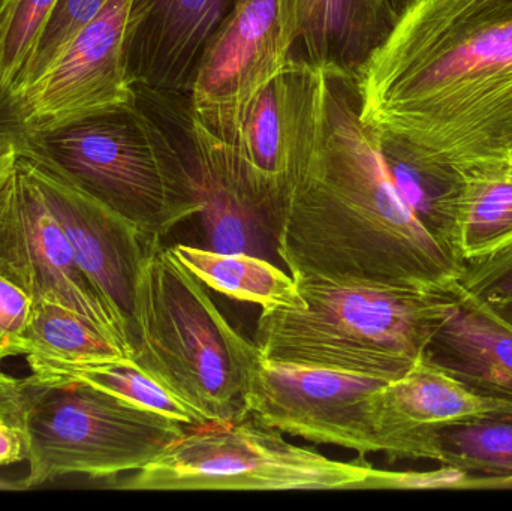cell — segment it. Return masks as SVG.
I'll use <instances>...</instances> for the list:
<instances>
[{"mask_svg": "<svg viewBox=\"0 0 512 511\" xmlns=\"http://www.w3.org/2000/svg\"><path fill=\"white\" fill-rule=\"evenodd\" d=\"M267 228L291 275L451 291L465 272L397 191L354 77L331 69Z\"/></svg>", "mask_w": 512, "mask_h": 511, "instance_id": "6da1fadb", "label": "cell"}, {"mask_svg": "<svg viewBox=\"0 0 512 511\" xmlns=\"http://www.w3.org/2000/svg\"><path fill=\"white\" fill-rule=\"evenodd\" d=\"M354 80L373 132L463 173L512 162V0H411Z\"/></svg>", "mask_w": 512, "mask_h": 511, "instance_id": "7a4b0ae2", "label": "cell"}, {"mask_svg": "<svg viewBox=\"0 0 512 511\" xmlns=\"http://www.w3.org/2000/svg\"><path fill=\"white\" fill-rule=\"evenodd\" d=\"M303 305L261 311L255 344L268 359L396 380L457 305L451 291L292 275Z\"/></svg>", "mask_w": 512, "mask_h": 511, "instance_id": "3957f363", "label": "cell"}, {"mask_svg": "<svg viewBox=\"0 0 512 511\" xmlns=\"http://www.w3.org/2000/svg\"><path fill=\"white\" fill-rule=\"evenodd\" d=\"M20 152L101 201L149 239L203 212L200 186L173 135L134 104L27 129Z\"/></svg>", "mask_w": 512, "mask_h": 511, "instance_id": "277c9868", "label": "cell"}, {"mask_svg": "<svg viewBox=\"0 0 512 511\" xmlns=\"http://www.w3.org/2000/svg\"><path fill=\"white\" fill-rule=\"evenodd\" d=\"M134 362L207 423L246 416L243 362L251 339L222 314L206 285L162 239H150L131 314Z\"/></svg>", "mask_w": 512, "mask_h": 511, "instance_id": "5b68a950", "label": "cell"}, {"mask_svg": "<svg viewBox=\"0 0 512 511\" xmlns=\"http://www.w3.org/2000/svg\"><path fill=\"white\" fill-rule=\"evenodd\" d=\"M373 470L364 458L334 461L295 446L246 414L188 426L155 461L111 486L146 492L355 491L366 489Z\"/></svg>", "mask_w": 512, "mask_h": 511, "instance_id": "8992f818", "label": "cell"}, {"mask_svg": "<svg viewBox=\"0 0 512 511\" xmlns=\"http://www.w3.org/2000/svg\"><path fill=\"white\" fill-rule=\"evenodd\" d=\"M30 489L65 476L116 479L143 470L189 425L84 383L23 378Z\"/></svg>", "mask_w": 512, "mask_h": 511, "instance_id": "52a82bcc", "label": "cell"}, {"mask_svg": "<svg viewBox=\"0 0 512 511\" xmlns=\"http://www.w3.org/2000/svg\"><path fill=\"white\" fill-rule=\"evenodd\" d=\"M388 378L268 359L249 347L243 362L245 411L262 425L316 444L379 453L373 396Z\"/></svg>", "mask_w": 512, "mask_h": 511, "instance_id": "ba28073f", "label": "cell"}, {"mask_svg": "<svg viewBox=\"0 0 512 511\" xmlns=\"http://www.w3.org/2000/svg\"><path fill=\"white\" fill-rule=\"evenodd\" d=\"M298 32L288 0H233L198 59L188 111L233 143L264 90L295 56Z\"/></svg>", "mask_w": 512, "mask_h": 511, "instance_id": "9c48e42d", "label": "cell"}, {"mask_svg": "<svg viewBox=\"0 0 512 511\" xmlns=\"http://www.w3.org/2000/svg\"><path fill=\"white\" fill-rule=\"evenodd\" d=\"M132 0H107L50 69L18 98L26 129L50 128L138 101L126 65Z\"/></svg>", "mask_w": 512, "mask_h": 511, "instance_id": "30bf717a", "label": "cell"}, {"mask_svg": "<svg viewBox=\"0 0 512 511\" xmlns=\"http://www.w3.org/2000/svg\"><path fill=\"white\" fill-rule=\"evenodd\" d=\"M20 158L65 231L78 263L132 333L135 281L149 237L119 213L53 171L21 152Z\"/></svg>", "mask_w": 512, "mask_h": 511, "instance_id": "8fae6325", "label": "cell"}, {"mask_svg": "<svg viewBox=\"0 0 512 511\" xmlns=\"http://www.w3.org/2000/svg\"><path fill=\"white\" fill-rule=\"evenodd\" d=\"M512 405L486 398L432 365L423 354L411 368L373 396V429L379 453L438 461V437L448 426Z\"/></svg>", "mask_w": 512, "mask_h": 511, "instance_id": "7c38bea8", "label": "cell"}, {"mask_svg": "<svg viewBox=\"0 0 512 511\" xmlns=\"http://www.w3.org/2000/svg\"><path fill=\"white\" fill-rule=\"evenodd\" d=\"M322 78L324 69L292 57L264 90L236 140L228 143L265 222L289 162L315 117Z\"/></svg>", "mask_w": 512, "mask_h": 511, "instance_id": "4fadbf2b", "label": "cell"}, {"mask_svg": "<svg viewBox=\"0 0 512 511\" xmlns=\"http://www.w3.org/2000/svg\"><path fill=\"white\" fill-rule=\"evenodd\" d=\"M233 0H132L126 65L138 93H186Z\"/></svg>", "mask_w": 512, "mask_h": 511, "instance_id": "5bb4252c", "label": "cell"}, {"mask_svg": "<svg viewBox=\"0 0 512 511\" xmlns=\"http://www.w3.org/2000/svg\"><path fill=\"white\" fill-rule=\"evenodd\" d=\"M17 197L26 234L32 272V299L50 300L72 309L119 342L134 359L128 324L108 305L75 257L56 216L42 198L20 152L17 159Z\"/></svg>", "mask_w": 512, "mask_h": 511, "instance_id": "9a60e30c", "label": "cell"}, {"mask_svg": "<svg viewBox=\"0 0 512 511\" xmlns=\"http://www.w3.org/2000/svg\"><path fill=\"white\" fill-rule=\"evenodd\" d=\"M182 149L200 186L204 236L209 249L256 255L268 236L230 144L216 137L188 108L180 114Z\"/></svg>", "mask_w": 512, "mask_h": 511, "instance_id": "2e32d148", "label": "cell"}, {"mask_svg": "<svg viewBox=\"0 0 512 511\" xmlns=\"http://www.w3.org/2000/svg\"><path fill=\"white\" fill-rule=\"evenodd\" d=\"M456 293L457 305L423 357L477 395L512 405V327L460 284Z\"/></svg>", "mask_w": 512, "mask_h": 511, "instance_id": "e0dca14e", "label": "cell"}, {"mask_svg": "<svg viewBox=\"0 0 512 511\" xmlns=\"http://www.w3.org/2000/svg\"><path fill=\"white\" fill-rule=\"evenodd\" d=\"M301 54L319 68L357 74L399 18L394 0H288Z\"/></svg>", "mask_w": 512, "mask_h": 511, "instance_id": "ac0fdd59", "label": "cell"}, {"mask_svg": "<svg viewBox=\"0 0 512 511\" xmlns=\"http://www.w3.org/2000/svg\"><path fill=\"white\" fill-rule=\"evenodd\" d=\"M375 134L388 173L415 218L436 242L463 263L459 225L465 173L403 138Z\"/></svg>", "mask_w": 512, "mask_h": 511, "instance_id": "d6986e66", "label": "cell"}, {"mask_svg": "<svg viewBox=\"0 0 512 511\" xmlns=\"http://www.w3.org/2000/svg\"><path fill=\"white\" fill-rule=\"evenodd\" d=\"M170 251L207 288L230 299L254 303L262 311L303 305L292 275L258 255L228 254L188 245H174Z\"/></svg>", "mask_w": 512, "mask_h": 511, "instance_id": "ffe728a7", "label": "cell"}, {"mask_svg": "<svg viewBox=\"0 0 512 511\" xmlns=\"http://www.w3.org/2000/svg\"><path fill=\"white\" fill-rule=\"evenodd\" d=\"M30 383H84L110 393L135 407L164 414L189 426L207 425L206 419L141 369L134 360L107 362L36 363L30 365Z\"/></svg>", "mask_w": 512, "mask_h": 511, "instance_id": "44dd1931", "label": "cell"}, {"mask_svg": "<svg viewBox=\"0 0 512 511\" xmlns=\"http://www.w3.org/2000/svg\"><path fill=\"white\" fill-rule=\"evenodd\" d=\"M36 363H93L131 359L128 351L92 321L50 300L32 303L23 333V356Z\"/></svg>", "mask_w": 512, "mask_h": 511, "instance_id": "7402d4cb", "label": "cell"}, {"mask_svg": "<svg viewBox=\"0 0 512 511\" xmlns=\"http://www.w3.org/2000/svg\"><path fill=\"white\" fill-rule=\"evenodd\" d=\"M459 254L474 263L512 245V162L465 173Z\"/></svg>", "mask_w": 512, "mask_h": 511, "instance_id": "603a6c76", "label": "cell"}, {"mask_svg": "<svg viewBox=\"0 0 512 511\" xmlns=\"http://www.w3.org/2000/svg\"><path fill=\"white\" fill-rule=\"evenodd\" d=\"M459 474L512 477V410L448 426L438 437V461Z\"/></svg>", "mask_w": 512, "mask_h": 511, "instance_id": "cb8c5ba5", "label": "cell"}, {"mask_svg": "<svg viewBox=\"0 0 512 511\" xmlns=\"http://www.w3.org/2000/svg\"><path fill=\"white\" fill-rule=\"evenodd\" d=\"M56 2L0 0V84L14 96Z\"/></svg>", "mask_w": 512, "mask_h": 511, "instance_id": "d4e9b609", "label": "cell"}, {"mask_svg": "<svg viewBox=\"0 0 512 511\" xmlns=\"http://www.w3.org/2000/svg\"><path fill=\"white\" fill-rule=\"evenodd\" d=\"M20 146L0 150V272L32 297V272L17 197Z\"/></svg>", "mask_w": 512, "mask_h": 511, "instance_id": "484cf974", "label": "cell"}, {"mask_svg": "<svg viewBox=\"0 0 512 511\" xmlns=\"http://www.w3.org/2000/svg\"><path fill=\"white\" fill-rule=\"evenodd\" d=\"M105 3L107 0H57L21 78L15 95L17 99L53 66L78 33L104 8Z\"/></svg>", "mask_w": 512, "mask_h": 511, "instance_id": "4316f807", "label": "cell"}, {"mask_svg": "<svg viewBox=\"0 0 512 511\" xmlns=\"http://www.w3.org/2000/svg\"><path fill=\"white\" fill-rule=\"evenodd\" d=\"M33 299L26 290L0 272V375L9 357L23 356V333Z\"/></svg>", "mask_w": 512, "mask_h": 511, "instance_id": "83f0119b", "label": "cell"}, {"mask_svg": "<svg viewBox=\"0 0 512 511\" xmlns=\"http://www.w3.org/2000/svg\"><path fill=\"white\" fill-rule=\"evenodd\" d=\"M460 287L486 302L512 297V248L484 260L465 264Z\"/></svg>", "mask_w": 512, "mask_h": 511, "instance_id": "f1b7e54d", "label": "cell"}, {"mask_svg": "<svg viewBox=\"0 0 512 511\" xmlns=\"http://www.w3.org/2000/svg\"><path fill=\"white\" fill-rule=\"evenodd\" d=\"M26 131L20 102L0 84V150L9 146H21Z\"/></svg>", "mask_w": 512, "mask_h": 511, "instance_id": "f546056e", "label": "cell"}, {"mask_svg": "<svg viewBox=\"0 0 512 511\" xmlns=\"http://www.w3.org/2000/svg\"><path fill=\"white\" fill-rule=\"evenodd\" d=\"M0 417L24 429L23 381L0 375Z\"/></svg>", "mask_w": 512, "mask_h": 511, "instance_id": "4dcf8cb0", "label": "cell"}, {"mask_svg": "<svg viewBox=\"0 0 512 511\" xmlns=\"http://www.w3.org/2000/svg\"><path fill=\"white\" fill-rule=\"evenodd\" d=\"M21 461H27L26 432L0 417V467Z\"/></svg>", "mask_w": 512, "mask_h": 511, "instance_id": "1f68e13d", "label": "cell"}, {"mask_svg": "<svg viewBox=\"0 0 512 511\" xmlns=\"http://www.w3.org/2000/svg\"><path fill=\"white\" fill-rule=\"evenodd\" d=\"M489 305L495 309L496 314H498L502 320L507 321L512 327V297H510V299L499 300V302L489 303Z\"/></svg>", "mask_w": 512, "mask_h": 511, "instance_id": "d6a6232c", "label": "cell"}, {"mask_svg": "<svg viewBox=\"0 0 512 511\" xmlns=\"http://www.w3.org/2000/svg\"><path fill=\"white\" fill-rule=\"evenodd\" d=\"M23 488V483H12L6 482V480L0 479V491H21Z\"/></svg>", "mask_w": 512, "mask_h": 511, "instance_id": "836d02e7", "label": "cell"}, {"mask_svg": "<svg viewBox=\"0 0 512 511\" xmlns=\"http://www.w3.org/2000/svg\"><path fill=\"white\" fill-rule=\"evenodd\" d=\"M397 5V9H399V12H402V9L405 8L406 5H408L411 0H394Z\"/></svg>", "mask_w": 512, "mask_h": 511, "instance_id": "e575fe53", "label": "cell"}, {"mask_svg": "<svg viewBox=\"0 0 512 511\" xmlns=\"http://www.w3.org/2000/svg\"><path fill=\"white\" fill-rule=\"evenodd\" d=\"M510 248H512V245L510 246ZM505 249H508V248H505ZM502 251H504V249H502ZM499 252H501V251H499Z\"/></svg>", "mask_w": 512, "mask_h": 511, "instance_id": "d590c367", "label": "cell"}]
</instances>
